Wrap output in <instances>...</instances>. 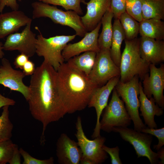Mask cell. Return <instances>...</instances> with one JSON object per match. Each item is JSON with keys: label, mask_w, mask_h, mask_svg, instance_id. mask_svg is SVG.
I'll list each match as a JSON object with an SVG mask.
<instances>
[{"label": "cell", "mask_w": 164, "mask_h": 164, "mask_svg": "<svg viewBox=\"0 0 164 164\" xmlns=\"http://www.w3.org/2000/svg\"><path fill=\"white\" fill-rule=\"evenodd\" d=\"M29 87V110L32 117L42 124L43 136L49 124L67 114L58 91L56 71L43 61L31 75Z\"/></svg>", "instance_id": "6da1fadb"}, {"label": "cell", "mask_w": 164, "mask_h": 164, "mask_svg": "<svg viewBox=\"0 0 164 164\" xmlns=\"http://www.w3.org/2000/svg\"><path fill=\"white\" fill-rule=\"evenodd\" d=\"M56 84L68 114L84 109L93 90L97 87L87 76L68 62L61 64L56 71Z\"/></svg>", "instance_id": "7a4b0ae2"}, {"label": "cell", "mask_w": 164, "mask_h": 164, "mask_svg": "<svg viewBox=\"0 0 164 164\" xmlns=\"http://www.w3.org/2000/svg\"><path fill=\"white\" fill-rule=\"evenodd\" d=\"M125 40V46L121 54L119 67L120 80L126 82L136 75L142 80L145 74L149 71L150 64L141 56L139 39Z\"/></svg>", "instance_id": "3957f363"}, {"label": "cell", "mask_w": 164, "mask_h": 164, "mask_svg": "<svg viewBox=\"0 0 164 164\" xmlns=\"http://www.w3.org/2000/svg\"><path fill=\"white\" fill-rule=\"evenodd\" d=\"M31 6L33 19L48 17L55 23L72 28L75 31L76 36L81 37H84L87 32L82 22L81 17L73 11H65L56 6H51L40 1L32 2Z\"/></svg>", "instance_id": "277c9868"}, {"label": "cell", "mask_w": 164, "mask_h": 164, "mask_svg": "<svg viewBox=\"0 0 164 164\" xmlns=\"http://www.w3.org/2000/svg\"><path fill=\"white\" fill-rule=\"evenodd\" d=\"M36 29L39 32L37 37L36 53L44 58V61L51 65L56 71L65 60L62 52L67 43L76 37V35H59L45 38L38 27Z\"/></svg>", "instance_id": "5b68a950"}, {"label": "cell", "mask_w": 164, "mask_h": 164, "mask_svg": "<svg viewBox=\"0 0 164 164\" xmlns=\"http://www.w3.org/2000/svg\"><path fill=\"white\" fill-rule=\"evenodd\" d=\"M139 79L138 76L136 75L126 82L119 80L115 88L125 104L126 109L133 122L134 129L141 132L146 126L140 118L139 113L140 106L138 97L139 94Z\"/></svg>", "instance_id": "8992f818"}, {"label": "cell", "mask_w": 164, "mask_h": 164, "mask_svg": "<svg viewBox=\"0 0 164 164\" xmlns=\"http://www.w3.org/2000/svg\"><path fill=\"white\" fill-rule=\"evenodd\" d=\"M104 110L100 121L101 130L109 133L114 127H128L130 125L131 119L115 87L110 102Z\"/></svg>", "instance_id": "52a82bcc"}, {"label": "cell", "mask_w": 164, "mask_h": 164, "mask_svg": "<svg viewBox=\"0 0 164 164\" xmlns=\"http://www.w3.org/2000/svg\"><path fill=\"white\" fill-rule=\"evenodd\" d=\"M112 132L118 133L123 140L133 146L138 158L145 157L151 164L159 163L158 153L153 152L151 148L153 140L151 135L128 127H115Z\"/></svg>", "instance_id": "ba28073f"}, {"label": "cell", "mask_w": 164, "mask_h": 164, "mask_svg": "<svg viewBox=\"0 0 164 164\" xmlns=\"http://www.w3.org/2000/svg\"><path fill=\"white\" fill-rule=\"evenodd\" d=\"M77 131L75 134L77 144L82 152V156L90 159L94 164H101L108 158L107 153L102 148L106 141L101 135L93 140L88 139L84 132L81 117H77L76 123Z\"/></svg>", "instance_id": "9c48e42d"}, {"label": "cell", "mask_w": 164, "mask_h": 164, "mask_svg": "<svg viewBox=\"0 0 164 164\" xmlns=\"http://www.w3.org/2000/svg\"><path fill=\"white\" fill-rule=\"evenodd\" d=\"M110 50H100L97 53L93 67L87 76L97 87L104 85L113 77L120 76V68L112 60Z\"/></svg>", "instance_id": "30bf717a"}, {"label": "cell", "mask_w": 164, "mask_h": 164, "mask_svg": "<svg viewBox=\"0 0 164 164\" xmlns=\"http://www.w3.org/2000/svg\"><path fill=\"white\" fill-rule=\"evenodd\" d=\"M32 22L28 23L21 32H15L8 36L3 49L6 51L18 50L29 57L36 53L37 38L31 30Z\"/></svg>", "instance_id": "8fae6325"}, {"label": "cell", "mask_w": 164, "mask_h": 164, "mask_svg": "<svg viewBox=\"0 0 164 164\" xmlns=\"http://www.w3.org/2000/svg\"><path fill=\"white\" fill-rule=\"evenodd\" d=\"M149 70L150 74L146 73L142 80L143 91L148 98L153 96L156 103L163 109L164 64L157 68L155 65L150 64Z\"/></svg>", "instance_id": "7c38bea8"}, {"label": "cell", "mask_w": 164, "mask_h": 164, "mask_svg": "<svg viewBox=\"0 0 164 164\" xmlns=\"http://www.w3.org/2000/svg\"><path fill=\"white\" fill-rule=\"evenodd\" d=\"M120 76L113 77L104 85L97 87L93 90L88 104L89 108H94L97 121L91 136L95 138L100 135V118L103 111L108 104L110 95L120 80Z\"/></svg>", "instance_id": "4fadbf2b"}, {"label": "cell", "mask_w": 164, "mask_h": 164, "mask_svg": "<svg viewBox=\"0 0 164 164\" xmlns=\"http://www.w3.org/2000/svg\"><path fill=\"white\" fill-rule=\"evenodd\" d=\"M0 67V84L11 91L21 93L27 101L30 94L29 86L25 85L23 79L26 76L23 72L15 70L12 67L9 61L3 58Z\"/></svg>", "instance_id": "5bb4252c"}, {"label": "cell", "mask_w": 164, "mask_h": 164, "mask_svg": "<svg viewBox=\"0 0 164 164\" xmlns=\"http://www.w3.org/2000/svg\"><path fill=\"white\" fill-rule=\"evenodd\" d=\"M101 25V21L94 29L87 32L81 40L74 43L67 44L62 52L65 61H67L70 58L86 51L98 52L100 49L98 39Z\"/></svg>", "instance_id": "9a60e30c"}, {"label": "cell", "mask_w": 164, "mask_h": 164, "mask_svg": "<svg viewBox=\"0 0 164 164\" xmlns=\"http://www.w3.org/2000/svg\"><path fill=\"white\" fill-rule=\"evenodd\" d=\"M56 155L59 164H79L82 152L77 142L63 133L56 142Z\"/></svg>", "instance_id": "2e32d148"}, {"label": "cell", "mask_w": 164, "mask_h": 164, "mask_svg": "<svg viewBox=\"0 0 164 164\" xmlns=\"http://www.w3.org/2000/svg\"><path fill=\"white\" fill-rule=\"evenodd\" d=\"M111 0H90L87 5L85 14L81 17L82 22L87 31L94 29L102 17L111 7Z\"/></svg>", "instance_id": "e0dca14e"}, {"label": "cell", "mask_w": 164, "mask_h": 164, "mask_svg": "<svg viewBox=\"0 0 164 164\" xmlns=\"http://www.w3.org/2000/svg\"><path fill=\"white\" fill-rule=\"evenodd\" d=\"M139 40L140 54L143 60L155 65L164 61V40L142 36Z\"/></svg>", "instance_id": "ac0fdd59"}, {"label": "cell", "mask_w": 164, "mask_h": 164, "mask_svg": "<svg viewBox=\"0 0 164 164\" xmlns=\"http://www.w3.org/2000/svg\"><path fill=\"white\" fill-rule=\"evenodd\" d=\"M32 19L20 10L0 13V39L17 32Z\"/></svg>", "instance_id": "d6986e66"}, {"label": "cell", "mask_w": 164, "mask_h": 164, "mask_svg": "<svg viewBox=\"0 0 164 164\" xmlns=\"http://www.w3.org/2000/svg\"><path fill=\"white\" fill-rule=\"evenodd\" d=\"M138 97L140 102L139 115L143 117L145 124L148 127L157 128V125L154 120V116L163 115V109L155 102L153 97L148 98L144 93L141 82L139 81V94Z\"/></svg>", "instance_id": "ffe728a7"}, {"label": "cell", "mask_w": 164, "mask_h": 164, "mask_svg": "<svg viewBox=\"0 0 164 164\" xmlns=\"http://www.w3.org/2000/svg\"><path fill=\"white\" fill-rule=\"evenodd\" d=\"M154 18L143 19L139 22V33L141 36L156 40H164V22Z\"/></svg>", "instance_id": "44dd1931"}, {"label": "cell", "mask_w": 164, "mask_h": 164, "mask_svg": "<svg viewBox=\"0 0 164 164\" xmlns=\"http://www.w3.org/2000/svg\"><path fill=\"white\" fill-rule=\"evenodd\" d=\"M112 29L113 34L110 50V53L114 63L119 67L121 55V46L123 40L125 39V37L119 19H114L112 25Z\"/></svg>", "instance_id": "7402d4cb"}, {"label": "cell", "mask_w": 164, "mask_h": 164, "mask_svg": "<svg viewBox=\"0 0 164 164\" xmlns=\"http://www.w3.org/2000/svg\"><path fill=\"white\" fill-rule=\"evenodd\" d=\"M113 17L111 7L102 18L101 22L102 30L98 39V46L100 50L110 49L113 34L112 21Z\"/></svg>", "instance_id": "603a6c76"}, {"label": "cell", "mask_w": 164, "mask_h": 164, "mask_svg": "<svg viewBox=\"0 0 164 164\" xmlns=\"http://www.w3.org/2000/svg\"><path fill=\"white\" fill-rule=\"evenodd\" d=\"M96 53L94 51H86L70 58L67 61L88 76L94 64Z\"/></svg>", "instance_id": "cb8c5ba5"}, {"label": "cell", "mask_w": 164, "mask_h": 164, "mask_svg": "<svg viewBox=\"0 0 164 164\" xmlns=\"http://www.w3.org/2000/svg\"><path fill=\"white\" fill-rule=\"evenodd\" d=\"M143 19H164V0H142Z\"/></svg>", "instance_id": "d4e9b609"}, {"label": "cell", "mask_w": 164, "mask_h": 164, "mask_svg": "<svg viewBox=\"0 0 164 164\" xmlns=\"http://www.w3.org/2000/svg\"><path fill=\"white\" fill-rule=\"evenodd\" d=\"M119 19L125 33V39L130 40L137 38L139 33V22L126 11L120 15Z\"/></svg>", "instance_id": "484cf974"}, {"label": "cell", "mask_w": 164, "mask_h": 164, "mask_svg": "<svg viewBox=\"0 0 164 164\" xmlns=\"http://www.w3.org/2000/svg\"><path fill=\"white\" fill-rule=\"evenodd\" d=\"M9 106L3 107V111L0 116V141L11 139L12 136L13 125L9 118Z\"/></svg>", "instance_id": "4316f807"}, {"label": "cell", "mask_w": 164, "mask_h": 164, "mask_svg": "<svg viewBox=\"0 0 164 164\" xmlns=\"http://www.w3.org/2000/svg\"><path fill=\"white\" fill-rule=\"evenodd\" d=\"M43 2L62 7L67 10H72L78 15L83 14L80 4H84L86 0H39Z\"/></svg>", "instance_id": "83f0119b"}, {"label": "cell", "mask_w": 164, "mask_h": 164, "mask_svg": "<svg viewBox=\"0 0 164 164\" xmlns=\"http://www.w3.org/2000/svg\"><path fill=\"white\" fill-rule=\"evenodd\" d=\"M16 145L11 139L0 141V164L9 163L12 156Z\"/></svg>", "instance_id": "f1b7e54d"}, {"label": "cell", "mask_w": 164, "mask_h": 164, "mask_svg": "<svg viewBox=\"0 0 164 164\" xmlns=\"http://www.w3.org/2000/svg\"><path fill=\"white\" fill-rule=\"evenodd\" d=\"M125 11L136 21L143 19L142 0H126Z\"/></svg>", "instance_id": "f546056e"}, {"label": "cell", "mask_w": 164, "mask_h": 164, "mask_svg": "<svg viewBox=\"0 0 164 164\" xmlns=\"http://www.w3.org/2000/svg\"><path fill=\"white\" fill-rule=\"evenodd\" d=\"M19 151L23 159V164H53L54 159L53 157L46 159H37L31 156L22 148H20Z\"/></svg>", "instance_id": "4dcf8cb0"}, {"label": "cell", "mask_w": 164, "mask_h": 164, "mask_svg": "<svg viewBox=\"0 0 164 164\" xmlns=\"http://www.w3.org/2000/svg\"><path fill=\"white\" fill-rule=\"evenodd\" d=\"M141 132L150 134L156 137L158 140L157 145H154L153 148L157 151L164 145V128L159 129L151 128L148 127L142 129Z\"/></svg>", "instance_id": "1f68e13d"}, {"label": "cell", "mask_w": 164, "mask_h": 164, "mask_svg": "<svg viewBox=\"0 0 164 164\" xmlns=\"http://www.w3.org/2000/svg\"><path fill=\"white\" fill-rule=\"evenodd\" d=\"M126 0H111V9L114 19H119L120 15L125 12Z\"/></svg>", "instance_id": "d6a6232c"}, {"label": "cell", "mask_w": 164, "mask_h": 164, "mask_svg": "<svg viewBox=\"0 0 164 164\" xmlns=\"http://www.w3.org/2000/svg\"><path fill=\"white\" fill-rule=\"evenodd\" d=\"M102 148L110 156L112 164H122L119 155V148L117 146L115 147L110 148L104 145Z\"/></svg>", "instance_id": "836d02e7"}, {"label": "cell", "mask_w": 164, "mask_h": 164, "mask_svg": "<svg viewBox=\"0 0 164 164\" xmlns=\"http://www.w3.org/2000/svg\"><path fill=\"white\" fill-rule=\"evenodd\" d=\"M5 6L10 8L12 10H18L19 7L17 0H1L0 13H2Z\"/></svg>", "instance_id": "e575fe53"}, {"label": "cell", "mask_w": 164, "mask_h": 164, "mask_svg": "<svg viewBox=\"0 0 164 164\" xmlns=\"http://www.w3.org/2000/svg\"><path fill=\"white\" fill-rule=\"evenodd\" d=\"M29 57L25 54L21 53L15 59L14 64L15 68L22 69L23 67L29 60Z\"/></svg>", "instance_id": "d590c367"}, {"label": "cell", "mask_w": 164, "mask_h": 164, "mask_svg": "<svg viewBox=\"0 0 164 164\" xmlns=\"http://www.w3.org/2000/svg\"><path fill=\"white\" fill-rule=\"evenodd\" d=\"M36 68L34 63L29 60L24 65L22 72L25 76L32 75L34 73Z\"/></svg>", "instance_id": "8d00e7d4"}, {"label": "cell", "mask_w": 164, "mask_h": 164, "mask_svg": "<svg viewBox=\"0 0 164 164\" xmlns=\"http://www.w3.org/2000/svg\"><path fill=\"white\" fill-rule=\"evenodd\" d=\"M21 155L19 149L16 145L12 156L9 163L10 164H21Z\"/></svg>", "instance_id": "74e56055"}, {"label": "cell", "mask_w": 164, "mask_h": 164, "mask_svg": "<svg viewBox=\"0 0 164 164\" xmlns=\"http://www.w3.org/2000/svg\"><path fill=\"white\" fill-rule=\"evenodd\" d=\"M15 101L13 99L5 97L0 93V108L4 106L15 104Z\"/></svg>", "instance_id": "f35d334b"}, {"label": "cell", "mask_w": 164, "mask_h": 164, "mask_svg": "<svg viewBox=\"0 0 164 164\" xmlns=\"http://www.w3.org/2000/svg\"><path fill=\"white\" fill-rule=\"evenodd\" d=\"M158 154L159 159H160L159 164H163L164 163V148L163 147L161 148L158 150L157 152Z\"/></svg>", "instance_id": "ab89813d"}, {"label": "cell", "mask_w": 164, "mask_h": 164, "mask_svg": "<svg viewBox=\"0 0 164 164\" xmlns=\"http://www.w3.org/2000/svg\"><path fill=\"white\" fill-rule=\"evenodd\" d=\"M80 164H94L93 162L90 159L82 156L80 161Z\"/></svg>", "instance_id": "60d3db41"}, {"label": "cell", "mask_w": 164, "mask_h": 164, "mask_svg": "<svg viewBox=\"0 0 164 164\" xmlns=\"http://www.w3.org/2000/svg\"><path fill=\"white\" fill-rule=\"evenodd\" d=\"M3 44L2 42H0V59H2L4 55V53L3 51Z\"/></svg>", "instance_id": "b9f144b4"}, {"label": "cell", "mask_w": 164, "mask_h": 164, "mask_svg": "<svg viewBox=\"0 0 164 164\" xmlns=\"http://www.w3.org/2000/svg\"><path fill=\"white\" fill-rule=\"evenodd\" d=\"M18 0L19 2H21L22 1V0Z\"/></svg>", "instance_id": "7bdbcfd3"}, {"label": "cell", "mask_w": 164, "mask_h": 164, "mask_svg": "<svg viewBox=\"0 0 164 164\" xmlns=\"http://www.w3.org/2000/svg\"><path fill=\"white\" fill-rule=\"evenodd\" d=\"M1 1V0H0V3Z\"/></svg>", "instance_id": "ee69618b"}]
</instances>
